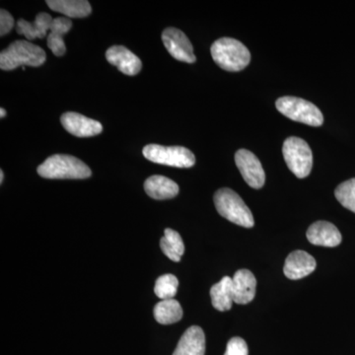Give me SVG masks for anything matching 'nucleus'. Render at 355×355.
Returning <instances> with one entry per match:
<instances>
[{"instance_id": "obj_18", "label": "nucleus", "mask_w": 355, "mask_h": 355, "mask_svg": "<svg viewBox=\"0 0 355 355\" xmlns=\"http://www.w3.org/2000/svg\"><path fill=\"white\" fill-rule=\"evenodd\" d=\"M51 10L70 18H84L90 15L92 7L87 0H46Z\"/></svg>"}, {"instance_id": "obj_21", "label": "nucleus", "mask_w": 355, "mask_h": 355, "mask_svg": "<svg viewBox=\"0 0 355 355\" xmlns=\"http://www.w3.org/2000/svg\"><path fill=\"white\" fill-rule=\"evenodd\" d=\"M154 317L159 324L177 323L183 318V309L181 304L175 299L161 300L154 307Z\"/></svg>"}, {"instance_id": "obj_20", "label": "nucleus", "mask_w": 355, "mask_h": 355, "mask_svg": "<svg viewBox=\"0 0 355 355\" xmlns=\"http://www.w3.org/2000/svg\"><path fill=\"white\" fill-rule=\"evenodd\" d=\"M210 297L214 307L220 312L231 309L234 298H233L232 279L224 277L223 279L214 284L210 289Z\"/></svg>"}, {"instance_id": "obj_6", "label": "nucleus", "mask_w": 355, "mask_h": 355, "mask_svg": "<svg viewBox=\"0 0 355 355\" xmlns=\"http://www.w3.org/2000/svg\"><path fill=\"white\" fill-rule=\"evenodd\" d=\"M287 167L299 179L309 176L313 167V153L309 144L300 137L286 139L282 147Z\"/></svg>"}, {"instance_id": "obj_26", "label": "nucleus", "mask_w": 355, "mask_h": 355, "mask_svg": "<svg viewBox=\"0 0 355 355\" xmlns=\"http://www.w3.org/2000/svg\"><path fill=\"white\" fill-rule=\"evenodd\" d=\"M14 27L12 15L8 11L1 9L0 11V36H6Z\"/></svg>"}, {"instance_id": "obj_19", "label": "nucleus", "mask_w": 355, "mask_h": 355, "mask_svg": "<svg viewBox=\"0 0 355 355\" xmlns=\"http://www.w3.org/2000/svg\"><path fill=\"white\" fill-rule=\"evenodd\" d=\"M72 22L67 17L55 18L51 27V33L48 35V46L53 55L62 57L67 51L64 36L71 29Z\"/></svg>"}, {"instance_id": "obj_8", "label": "nucleus", "mask_w": 355, "mask_h": 355, "mask_svg": "<svg viewBox=\"0 0 355 355\" xmlns=\"http://www.w3.org/2000/svg\"><path fill=\"white\" fill-rule=\"evenodd\" d=\"M162 41L168 53L179 62L193 64L197 60L193 53V44L181 30L167 28L162 33Z\"/></svg>"}, {"instance_id": "obj_15", "label": "nucleus", "mask_w": 355, "mask_h": 355, "mask_svg": "<svg viewBox=\"0 0 355 355\" xmlns=\"http://www.w3.org/2000/svg\"><path fill=\"white\" fill-rule=\"evenodd\" d=\"M205 336L202 329L193 326L184 331L173 355H205Z\"/></svg>"}, {"instance_id": "obj_9", "label": "nucleus", "mask_w": 355, "mask_h": 355, "mask_svg": "<svg viewBox=\"0 0 355 355\" xmlns=\"http://www.w3.org/2000/svg\"><path fill=\"white\" fill-rule=\"evenodd\" d=\"M235 162L245 182L251 188H263L266 182L265 171L260 160L253 153L247 149H240L235 154Z\"/></svg>"}, {"instance_id": "obj_1", "label": "nucleus", "mask_w": 355, "mask_h": 355, "mask_svg": "<svg viewBox=\"0 0 355 355\" xmlns=\"http://www.w3.org/2000/svg\"><path fill=\"white\" fill-rule=\"evenodd\" d=\"M37 172L44 179H87L92 175L90 168L80 159L67 154H55L39 166Z\"/></svg>"}, {"instance_id": "obj_25", "label": "nucleus", "mask_w": 355, "mask_h": 355, "mask_svg": "<svg viewBox=\"0 0 355 355\" xmlns=\"http://www.w3.org/2000/svg\"><path fill=\"white\" fill-rule=\"evenodd\" d=\"M224 355H249V349L246 342L241 338H231L227 343L225 354Z\"/></svg>"}, {"instance_id": "obj_2", "label": "nucleus", "mask_w": 355, "mask_h": 355, "mask_svg": "<svg viewBox=\"0 0 355 355\" xmlns=\"http://www.w3.org/2000/svg\"><path fill=\"white\" fill-rule=\"evenodd\" d=\"M214 62L226 71H240L246 69L251 62V53L241 42L233 38H221L211 46Z\"/></svg>"}, {"instance_id": "obj_4", "label": "nucleus", "mask_w": 355, "mask_h": 355, "mask_svg": "<svg viewBox=\"0 0 355 355\" xmlns=\"http://www.w3.org/2000/svg\"><path fill=\"white\" fill-rule=\"evenodd\" d=\"M214 205L218 214L227 220L242 227H253V214L240 196L231 189L223 188L217 191L214 195Z\"/></svg>"}, {"instance_id": "obj_10", "label": "nucleus", "mask_w": 355, "mask_h": 355, "mask_svg": "<svg viewBox=\"0 0 355 355\" xmlns=\"http://www.w3.org/2000/svg\"><path fill=\"white\" fill-rule=\"evenodd\" d=\"M60 121L65 130L77 137H95L103 132L101 123L74 112L62 114Z\"/></svg>"}, {"instance_id": "obj_22", "label": "nucleus", "mask_w": 355, "mask_h": 355, "mask_svg": "<svg viewBox=\"0 0 355 355\" xmlns=\"http://www.w3.org/2000/svg\"><path fill=\"white\" fill-rule=\"evenodd\" d=\"M163 253L173 261H181L184 253V245L181 235L171 228L165 229L164 237L160 241Z\"/></svg>"}, {"instance_id": "obj_23", "label": "nucleus", "mask_w": 355, "mask_h": 355, "mask_svg": "<svg viewBox=\"0 0 355 355\" xmlns=\"http://www.w3.org/2000/svg\"><path fill=\"white\" fill-rule=\"evenodd\" d=\"M178 287H179V280L174 275L168 273V275H161L156 280L154 292L161 300L174 299L178 292Z\"/></svg>"}, {"instance_id": "obj_12", "label": "nucleus", "mask_w": 355, "mask_h": 355, "mask_svg": "<svg viewBox=\"0 0 355 355\" xmlns=\"http://www.w3.org/2000/svg\"><path fill=\"white\" fill-rule=\"evenodd\" d=\"M106 58L110 64L127 76H137L141 70L142 62L137 55L123 46H113L106 51Z\"/></svg>"}, {"instance_id": "obj_5", "label": "nucleus", "mask_w": 355, "mask_h": 355, "mask_svg": "<svg viewBox=\"0 0 355 355\" xmlns=\"http://www.w3.org/2000/svg\"><path fill=\"white\" fill-rule=\"evenodd\" d=\"M275 106L279 113L292 121L305 123L311 127H320L323 125V114L317 106L307 100L286 96L277 99Z\"/></svg>"}, {"instance_id": "obj_14", "label": "nucleus", "mask_w": 355, "mask_h": 355, "mask_svg": "<svg viewBox=\"0 0 355 355\" xmlns=\"http://www.w3.org/2000/svg\"><path fill=\"white\" fill-rule=\"evenodd\" d=\"M233 298L237 304H248L253 301L257 291V280L248 270L236 272L232 277Z\"/></svg>"}, {"instance_id": "obj_28", "label": "nucleus", "mask_w": 355, "mask_h": 355, "mask_svg": "<svg viewBox=\"0 0 355 355\" xmlns=\"http://www.w3.org/2000/svg\"><path fill=\"white\" fill-rule=\"evenodd\" d=\"M3 179H4V174H3V171H0V183H3Z\"/></svg>"}, {"instance_id": "obj_24", "label": "nucleus", "mask_w": 355, "mask_h": 355, "mask_svg": "<svg viewBox=\"0 0 355 355\" xmlns=\"http://www.w3.org/2000/svg\"><path fill=\"white\" fill-rule=\"evenodd\" d=\"M335 196L343 207L355 214V178L340 184L336 189Z\"/></svg>"}, {"instance_id": "obj_13", "label": "nucleus", "mask_w": 355, "mask_h": 355, "mask_svg": "<svg viewBox=\"0 0 355 355\" xmlns=\"http://www.w3.org/2000/svg\"><path fill=\"white\" fill-rule=\"evenodd\" d=\"M307 239L316 246L333 248L340 244L342 234L331 222L317 221L308 229Z\"/></svg>"}, {"instance_id": "obj_7", "label": "nucleus", "mask_w": 355, "mask_h": 355, "mask_svg": "<svg viewBox=\"0 0 355 355\" xmlns=\"http://www.w3.org/2000/svg\"><path fill=\"white\" fill-rule=\"evenodd\" d=\"M144 156L156 164L176 168H191L196 164V157L190 149L183 146H163L148 144L144 148Z\"/></svg>"}, {"instance_id": "obj_16", "label": "nucleus", "mask_w": 355, "mask_h": 355, "mask_svg": "<svg viewBox=\"0 0 355 355\" xmlns=\"http://www.w3.org/2000/svg\"><path fill=\"white\" fill-rule=\"evenodd\" d=\"M144 190L154 200H163L176 197L180 189L178 184L169 178L155 175L146 180Z\"/></svg>"}, {"instance_id": "obj_17", "label": "nucleus", "mask_w": 355, "mask_h": 355, "mask_svg": "<svg viewBox=\"0 0 355 355\" xmlns=\"http://www.w3.org/2000/svg\"><path fill=\"white\" fill-rule=\"evenodd\" d=\"M53 21L50 14L39 13L33 23L24 19L18 20L16 31L18 34L24 35L30 41L35 39H44L48 34L49 30L51 31Z\"/></svg>"}, {"instance_id": "obj_11", "label": "nucleus", "mask_w": 355, "mask_h": 355, "mask_svg": "<svg viewBox=\"0 0 355 355\" xmlns=\"http://www.w3.org/2000/svg\"><path fill=\"white\" fill-rule=\"evenodd\" d=\"M316 260L307 252H292L284 263V272L287 279L297 280L307 277L316 270Z\"/></svg>"}, {"instance_id": "obj_3", "label": "nucleus", "mask_w": 355, "mask_h": 355, "mask_svg": "<svg viewBox=\"0 0 355 355\" xmlns=\"http://www.w3.org/2000/svg\"><path fill=\"white\" fill-rule=\"evenodd\" d=\"M41 46L28 41H16L0 53V69L13 70L19 67H38L46 62Z\"/></svg>"}, {"instance_id": "obj_27", "label": "nucleus", "mask_w": 355, "mask_h": 355, "mask_svg": "<svg viewBox=\"0 0 355 355\" xmlns=\"http://www.w3.org/2000/svg\"><path fill=\"white\" fill-rule=\"evenodd\" d=\"M6 116V111L3 108L0 109V116L3 119Z\"/></svg>"}]
</instances>
